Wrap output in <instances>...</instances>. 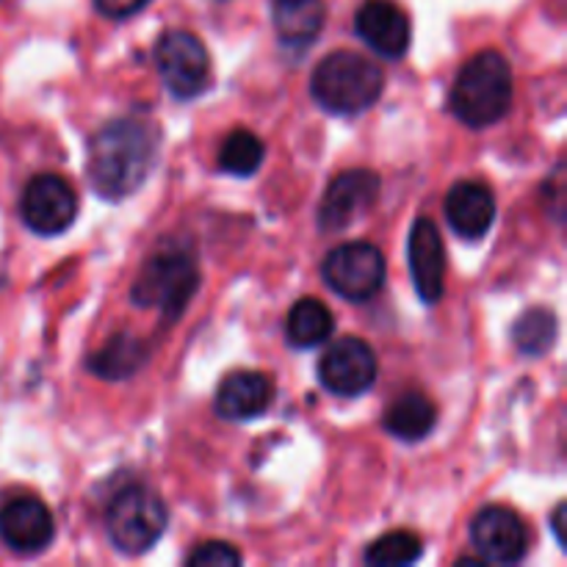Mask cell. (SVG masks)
Segmentation results:
<instances>
[{"label": "cell", "mask_w": 567, "mask_h": 567, "mask_svg": "<svg viewBox=\"0 0 567 567\" xmlns=\"http://www.w3.org/2000/svg\"><path fill=\"white\" fill-rule=\"evenodd\" d=\"M161 131L147 120H114L89 144V181L103 199H125L138 192L153 172Z\"/></svg>", "instance_id": "obj_1"}, {"label": "cell", "mask_w": 567, "mask_h": 567, "mask_svg": "<svg viewBox=\"0 0 567 567\" xmlns=\"http://www.w3.org/2000/svg\"><path fill=\"white\" fill-rule=\"evenodd\" d=\"M513 103V70L496 50H482L463 64L452 86V114L468 127H491Z\"/></svg>", "instance_id": "obj_2"}, {"label": "cell", "mask_w": 567, "mask_h": 567, "mask_svg": "<svg viewBox=\"0 0 567 567\" xmlns=\"http://www.w3.org/2000/svg\"><path fill=\"white\" fill-rule=\"evenodd\" d=\"M385 75L380 64L352 50H336L327 55L310 78L316 103L338 116H358L380 100Z\"/></svg>", "instance_id": "obj_3"}, {"label": "cell", "mask_w": 567, "mask_h": 567, "mask_svg": "<svg viewBox=\"0 0 567 567\" xmlns=\"http://www.w3.org/2000/svg\"><path fill=\"white\" fill-rule=\"evenodd\" d=\"M197 260L188 252L169 249V252L153 255L142 266L131 297L138 308H158L164 319L175 321L188 308L192 297L197 293Z\"/></svg>", "instance_id": "obj_4"}, {"label": "cell", "mask_w": 567, "mask_h": 567, "mask_svg": "<svg viewBox=\"0 0 567 567\" xmlns=\"http://www.w3.org/2000/svg\"><path fill=\"white\" fill-rule=\"evenodd\" d=\"M169 524L164 502L144 485H131L105 509V532L122 554H144L161 540Z\"/></svg>", "instance_id": "obj_5"}, {"label": "cell", "mask_w": 567, "mask_h": 567, "mask_svg": "<svg viewBox=\"0 0 567 567\" xmlns=\"http://www.w3.org/2000/svg\"><path fill=\"white\" fill-rule=\"evenodd\" d=\"M155 64L177 100H194L210 86V59L203 39L192 31H166L155 42Z\"/></svg>", "instance_id": "obj_6"}, {"label": "cell", "mask_w": 567, "mask_h": 567, "mask_svg": "<svg viewBox=\"0 0 567 567\" xmlns=\"http://www.w3.org/2000/svg\"><path fill=\"white\" fill-rule=\"evenodd\" d=\"M324 282L349 302H369L385 282V258L369 241L341 244L321 264Z\"/></svg>", "instance_id": "obj_7"}, {"label": "cell", "mask_w": 567, "mask_h": 567, "mask_svg": "<svg viewBox=\"0 0 567 567\" xmlns=\"http://www.w3.org/2000/svg\"><path fill=\"white\" fill-rule=\"evenodd\" d=\"M22 221L39 236H61L78 216V197L64 177L44 172L28 181L20 199Z\"/></svg>", "instance_id": "obj_8"}, {"label": "cell", "mask_w": 567, "mask_h": 567, "mask_svg": "<svg viewBox=\"0 0 567 567\" xmlns=\"http://www.w3.org/2000/svg\"><path fill=\"white\" fill-rule=\"evenodd\" d=\"M471 543L482 563L515 565L526 557L529 532L520 515L509 507H485L471 524Z\"/></svg>", "instance_id": "obj_9"}, {"label": "cell", "mask_w": 567, "mask_h": 567, "mask_svg": "<svg viewBox=\"0 0 567 567\" xmlns=\"http://www.w3.org/2000/svg\"><path fill=\"white\" fill-rule=\"evenodd\" d=\"M377 380V354L363 338H341L319 360V382L336 396H360Z\"/></svg>", "instance_id": "obj_10"}, {"label": "cell", "mask_w": 567, "mask_h": 567, "mask_svg": "<svg viewBox=\"0 0 567 567\" xmlns=\"http://www.w3.org/2000/svg\"><path fill=\"white\" fill-rule=\"evenodd\" d=\"M380 197V175L371 169H347L327 186L319 205V227L324 233H341L371 208Z\"/></svg>", "instance_id": "obj_11"}, {"label": "cell", "mask_w": 567, "mask_h": 567, "mask_svg": "<svg viewBox=\"0 0 567 567\" xmlns=\"http://www.w3.org/2000/svg\"><path fill=\"white\" fill-rule=\"evenodd\" d=\"M354 31L382 59H402L410 48V17L393 0H365L354 17Z\"/></svg>", "instance_id": "obj_12"}, {"label": "cell", "mask_w": 567, "mask_h": 567, "mask_svg": "<svg viewBox=\"0 0 567 567\" xmlns=\"http://www.w3.org/2000/svg\"><path fill=\"white\" fill-rule=\"evenodd\" d=\"M408 258L415 291L426 305H435L443 297V280H446V247L435 221L426 216L415 219L410 230Z\"/></svg>", "instance_id": "obj_13"}, {"label": "cell", "mask_w": 567, "mask_h": 567, "mask_svg": "<svg viewBox=\"0 0 567 567\" xmlns=\"http://www.w3.org/2000/svg\"><path fill=\"white\" fill-rule=\"evenodd\" d=\"M55 524L39 498H14L0 507V540L17 554H37L53 543Z\"/></svg>", "instance_id": "obj_14"}, {"label": "cell", "mask_w": 567, "mask_h": 567, "mask_svg": "<svg viewBox=\"0 0 567 567\" xmlns=\"http://www.w3.org/2000/svg\"><path fill=\"white\" fill-rule=\"evenodd\" d=\"M271 399H275V385L269 377L260 371H236L225 377L216 391L214 410L225 421H249L264 415Z\"/></svg>", "instance_id": "obj_15"}, {"label": "cell", "mask_w": 567, "mask_h": 567, "mask_svg": "<svg viewBox=\"0 0 567 567\" xmlns=\"http://www.w3.org/2000/svg\"><path fill=\"white\" fill-rule=\"evenodd\" d=\"M446 219L457 236L482 238L496 221V197L485 183H457L446 197Z\"/></svg>", "instance_id": "obj_16"}, {"label": "cell", "mask_w": 567, "mask_h": 567, "mask_svg": "<svg viewBox=\"0 0 567 567\" xmlns=\"http://www.w3.org/2000/svg\"><path fill=\"white\" fill-rule=\"evenodd\" d=\"M275 31L286 48H308L327 20L324 0H271Z\"/></svg>", "instance_id": "obj_17"}, {"label": "cell", "mask_w": 567, "mask_h": 567, "mask_svg": "<svg viewBox=\"0 0 567 567\" xmlns=\"http://www.w3.org/2000/svg\"><path fill=\"white\" fill-rule=\"evenodd\" d=\"M437 424V410L424 393L410 391L399 396L385 413V430L399 441H424Z\"/></svg>", "instance_id": "obj_18"}, {"label": "cell", "mask_w": 567, "mask_h": 567, "mask_svg": "<svg viewBox=\"0 0 567 567\" xmlns=\"http://www.w3.org/2000/svg\"><path fill=\"white\" fill-rule=\"evenodd\" d=\"M332 327H336L332 310L327 308L321 299L305 297L299 299L291 308V313H288L286 336L297 349H313L321 347L324 341H330Z\"/></svg>", "instance_id": "obj_19"}, {"label": "cell", "mask_w": 567, "mask_h": 567, "mask_svg": "<svg viewBox=\"0 0 567 567\" xmlns=\"http://www.w3.org/2000/svg\"><path fill=\"white\" fill-rule=\"evenodd\" d=\"M147 360V349L138 338L120 332V336L109 338L97 352L89 358V369L103 380H125V377L136 374Z\"/></svg>", "instance_id": "obj_20"}, {"label": "cell", "mask_w": 567, "mask_h": 567, "mask_svg": "<svg viewBox=\"0 0 567 567\" xmlns=\"http://www.w3.org/2000/svg\"><path fill=\"white\" fill-rule=\"evenodd\" d=\"M513 341L526 358H540L557 341V316L546 308H532L513 327Z\"/></svg>", "instance_id": "obj_21"}, {"label": "cell", "mask_w": 567, "mask_h": 567, "mask_svg": "<svg viewBox=\"0 0 567 567\" xmlns=\"http://www.w3.org/2000/svg\"><path fill=\"white\" fill-rule=\"evenodd\" d=\"M264 155H266L264 142H260L252 131L238 127V131H233L230 136L225 138V144H221L219 166L221 172H227V175L249 177L260 169Z\"/></svg>", "instance_id": "obj_22"}, {"label": "cell", "mask_w": 567, "mask_h": 567, "mask_svg": "<svg viewBox=\"0 0 567 567\" xmlns=\"http://www.w3.org/2000/svg\"><path fill=\"white\" fill-rule=\"evenodd\" d=\"M424 554V543L413 532H391L374 540L365 551V563L371 567H402L419 563Z\"/></svg>", "instance_id": "obj_23"}, {"label": "cell", "mask_w": 567, "mask_h": 567, "mask_svg": "<svg viewBox=\"0 0 567 567\" xmlns=\"http://www.w3.org/2000/svg\"><path fill=\"white\" fill-rule=\"evenodd\" d=\"M186 565L192 567H233L241 565V554L238 548H233L230 543H203V546L194 548L186 557Z\"/></svg>", "instance_id": "obj_24"}, {"label": "cell", "mask_w": 567, "mask_h": 567, "mask_svg": "<svg viewBox=\"0 0 567 567\" xmlns=\"http://www.w3.org/2000/svg\"><path fill=\"white\" fill-rule=\"evenodd\" d=\"M147 3L150 0H94V9L103 17H111V20H125V17L142 11Z\"/></svg>", "instance_id": "obj_25"}, {"label": "cell", "mask_w": 567, "mask_h": 567, "mask_svg": "<svg viewBox=\"0 0 567 567\" xmlns=\"http://www.w3.org/2000/svg\"><path fill=\"white\" fill-rule=\"evenodd\" d=\"M554 535H557L559 546H567V537H565V504H557V509H554Z\"/></svg>", "instance_id": "obj_26"}]
</instances>
